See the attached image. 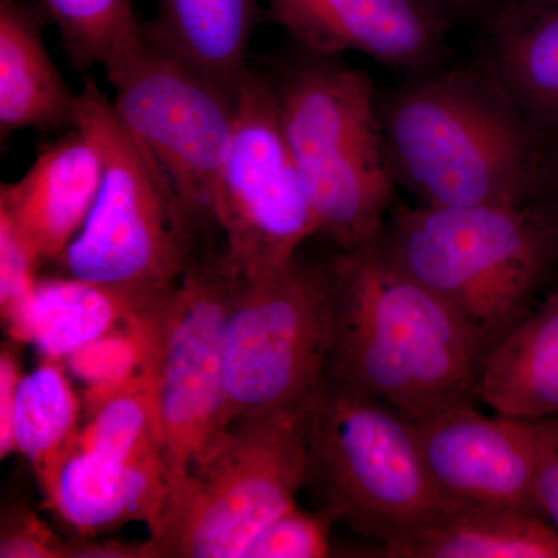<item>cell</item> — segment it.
Listing matches in <instances>:
<instances>
[{"label":"cell","mask_w":558,"mask_h":558,"mask_svg":"<svg viewBox=\"0 0 558 558\" xmlns=\"http://www.w3.org/2000/svg\"><path fill=\"white\" fill-rule=\"evenodd\" d=\"M337 260L326 380L407 416L475 405L486 352L464 318L403 269L380 236Z\"/></svg>","instance_id":"1"},{"label":"cell","mask_w":558,"mask_h":558,"mask_svg":"<svg viewBox=\"0 0 558 558\" xmlns=\"http://www.w3.org/2000/svg\"><path fill=\"white\" fill-rule=\"evenodd\" d=\"M398 186L428 207L526 204L542 140L501 81L480 65L432 69L379 97Z\"/></svg>","instance_id":"2"},{"label":"cell","mask_w":558,"mask_h":558,"mask_svg":"<svg viewBox=\"0 0 558 558\" xmlns=\"http://www.w3.org/2000/svg\"><path fill=\"white\" fill-rule=\"evenodd\" d=\"M269 76L318 234L343 252L376 241L398 183L373 80L340 57L303 49L275 65Z\"/></svg>","instance_id":"3"},{"label":"cell","mask_w":558,"mask_h":558,"mask_svg":"<svg viewBox=\"0 0 558 558\" xmlns=\"http://www.w3.org/2000/svg\"><path fill=\"white\" fill-rule=\"evenodd\" d=\"M380 240L464 318L484 352L526 317L558 270L556 245L529 202L402 205L389 213Z\"/></svg>","instance_id":"4"},{"label":"cell","mask_w":558,"mask_h":558,"mask_svg":"<svg viewBox=\"0 0 558 558\" xmlns=\"http://www.w3.org/2000/svg\"><path fill=\"white\" fill-rule=\"evenodd\" d=\"M76 128L100 148L105 178L89 219L57 263L64 277L163 299L196 259L201 227L170 175L90 78L78 94Z\"/></svg>","instance_id":"5"},{"label":"cell","mask_w":558,"mask_h":558,"mask_svg":"<svg viewBox=\"0 0 558 558\" xmlns=\"http://www.w3.org/2000/svg\"><path fill=\"white\" fill-rule=\"evenodd\" d=\"M310 481L323 513L384 550L432 523L449 502L429 475L413 422L380 400L325 380L307 410Z\"/></svg>","instance_id":"6"},{"label":"cell","mask_w":558,"mask_h":558,"mask_svg":"<svg viewBox=\"0 0 558 558\" xmlns=\"http://www.w3.org/2000/svg\"><path fill=\"white\" fill-rule=\"evenodd\" d=\"M307 410L231 424L150 529V557L244 558L310 481Z\"/></svg>","instance_id":"7"},{"label":"cell","mask_w":558,"mask_h":558,"mask_svg":"<svg viewBox=\"0 0 558 558\" xmlns=\"http://www.w3.org/2000/svg\"><path fill=\"white\" fill-rule=\"evenodd\" d=\"M339 260L234 275L226 332L227 428L242 418L306 410L326 380Z\"/></svg>","instance_id":"8"},{"label":"cell","mask_w":558,"mask_h":558,"mask_svg":"<svg viewBox=\"0 0 558 558\" xmlns=\"http://www.w3.org/2000/svg\"><path fill=\"white\" fill-rule=\"evenodd\" d=\"M233 282L222 248L196 256L178 288L142 317L159 403L163 509L227 429L226 332Z\"/></svg>","instance_id":"9"},{"label":"cell","mask_w":558,"mask_h":558,"mask_svg":"<svg viewBox=\"0 0 558 558\" xmlns=\"http://www.w3.org/2000/svg\"><path fill=\"white\" fill-rule=\"evenodd\" d=\"M102 69L121 121L170 175L201 230L216 229L238 92L205 78L165 50L145 25Z\"/></svg>","instance_id":"10"},{"label":"cell","mask_w":558,"mask_h":558,"mask_svg":"<svg viewBox=\"0 0 558 558\" xmlns=\"http://www.w3.org/2000/svg\"><path fill=\"white\" fill-rule=\"evenodd\" d=\"M227 267L255 278L282 269L318 234L310 194L290 149L269 73L250 69L236 94L233 142L215 209Z\"/></svg>","instance_id":"11"},{"label":"cell","mask_w":558,"mask_h":558,"mask_svg":"<svg viewBox=\"0 0 558 558\" xmlns=\"http://www.w3.org/2000/svg\"><path fill=\"white\" fill-rule=\"evenodd\" d=\"M447 502L537 513L539 421L484 416L475 405L409 416Z\"/></svg>","instance_id":"12"},{"label":"cell","mask_w":558,"mask_h":558,"mask_svg":"<svg viewBox=\"0 0 558 558\" xmlns=\"http://www.w3.org/2000/svg\"><path fill=\"white\" fill-rule=\"evenodd\" d=\"M300 49L323 57L359 51L410 75L438 68L450 22L418 0H269Z\"/></svg>","instance_id":"13"},{"label":"cell","mask_w":558,"mask_h":558,"mask_svg":"<svg viewBox=\"0 0 558 558\" xmlns=\"http://www.w3.org/2000/svg\"><path fill=\"white\" fill-rule=\"evenodd\" d=\"M105 178L101 150L80 128L36 157L17 182L0 189V216L9 220L40 269L61 258L89 219Z\"/></svg>","instance_id":"14"},{"label":"cell","mask_w":558,"mask_h":558,"mask_svg":"<svg viewBox=\"0 0 558 558\" xmlns=\"http://www.w3.org/2000/svg\"><path fill=\"white\" fill-rule=\"evenodd\" d=\"M50 508L83 535H97L131 523L156 526L165 506L163 469L134 464L81 449L76 439L36 465Z\"/></svg>","instance_id":"15"},{"label":"cell","mask_w":558,"mask_h":558,"mask_svg":"<svg viewBox=\"0 0 558 558\" xmlns=\"http://www.w3.org/2000/svg\"><path fill=\"white\" fill-rule=\"evenodd\" d=\"M49 20L39 2H0V131L76 128L78 94L70 90L43 39Z\"/></svg>","instance_id":"16"},{"label":"cell","mask_w":558,"mask_h":558,"mask_svg":"<svg viewBox=\"0 0 558 558\" xmlns=\"http://www.w3.org/2000/svg\"><path fill=\"white\" fill-rule=\"evenodd\" d=\"M483 62L539 140L558 134V0L492 11Z\"/></svg>","instance_id":"17"},{"label":"cell","mask_w":558,"mask_h":558,"mask_svg":"<svg viewBox=\"0 0 558 558\" xmlns=\"http://www.w3.org/2000/svg\"><path fill=\"white\" fill-rule=\"evenodd\" d=\"M476 396L499 416H558V286L488 349Z\"/></svg>","instance_id":"18"},{"label":"cell","mask_w":558,"mask_h":558,"mask_svg":"<svg viewBox=\"0 0 558 558\" xmlns=\"http://www.w3.org/2000/svg\"><path fill=\"white\" fill-rule=\"evenodd\" d=\"M259 0H159L146 32L180 61L231 92L248 73Z\"/></svg>","instance_id":"19"},{"label":"cell","mask_w":558,"mask_h":558,"mask_svg":"<svg viewBox=\"0 0 558 558\" xmlns=\"http://www.w3.org/2000/svg\"><path fill=\"white\" fill-rule=\"evenodd\" d=\"M384 553L392 558H558V531L537 513L449 502L432 523Z\"/></svg>","instance_id":"20"},{"label":"cell","mask_w":558,"mask_h":558,"mask_svg":"<svg viewBox=\"0 0 558 558\" xmlns=\"http://www.w3.org/2000/svg\"><path fill=\"white\" fill-rule=\"evenodd\" d=\"M161 300L142 299L75 278L47 279L36 282L27 306L10 332L17 340L32 341L50 359L70 357L123 328Z\"/></svg>","instance_id":"21"},{"label":"cell","mask_w":558,"mask_h":558,"mask_svg":"<svg viewBox=\"0 0 558 558\" xmlns=\"http://www.w3.org/2000/svg\"><path fill=\"white\" fill-rule=\"evenodd\" d=\"M86 402V424L76 436L81 449L163 469L156 379L146 352L123 379L92 387Z\"/></svg>","instance_id":"22"},{"label":"cell","mask_w":558,"mask_h":558,"mask_svg":"<svg viewBox=\"0 0 558 558\" xmlns=\"http://www.w3.org/2000/svg\"><path fill=\"white\" fill-rule=\"evenodd\" d=\"M81 403L60 368L43 365L21 377L14 409V449L33 465L53 458L80 433Z\"/></svg>","instance_id":"23"},{"label":"cell","mask_w":558,"mask_h":558,"mask_svg":"<svg viewBox=\"0 0 558 558\" xmlns=\"http://www.w3.org/2000/svg\"><path fill=\"white\" fill-rule=\"evenodd\" d=\"M57 24L70 60L78 69L95 68L143 31L132 0H38Z\"/></svg>","instance_id":"24"},{"label":"cell","mask_w":558,"mask_h":558,"mask_svg":"<svg viewBox=\"0 0 558 558\" xmlns=\"http://www.w3.org/2000/svg\"><path fill=\"white\" fill-rule=\"evenodd\" d=\"M333 521L326 513L292 508L269 524L250 545L244 558H322L329 556V531Z\"/></svg>","instance_id":"25"},{"label":"cell","mask_w":558,"mask_h":558,"mask_svg":"<svg viewBox=\"0 0 558 558\" xmlns=\"http://www.w3.org/2000/svg\"><path fill=\"white\" fill-rule=\"evenodd\" d=\"M36 271L27 250L9 220L0 216V307L9 329L16 325L36 288Z\"/></svg>","instance_id":"26"},{"label":"cell","mask_w":558,"mask_h":558,"mask_svg":"<svg viewBox=\"0 0 558 558\" xmlns=\"http://www.w3.org/2000/svg\"><path fill=\"white\" fill-rule=\"evenodd\" d=\"M2 558L73 557V545L58 538L33 513H17L9 527L3 529L0 542Z\"/></svg>","instance_id":"27"},{"label":"cell","mask_w":558,"mask_h":558,"mask_svg":"<svg viewBox=\"0 0 558 558\" xmlns=\"http://www.w3.org/2000/svg\"><path fill=\"white\" fill-rule=\"evenodd\" d=\"M527 202L549 231L558 255V134L542 140L537 174Z\"/></svg>","instance_id":"28"},{"label":"cell","mask_w":558,"mask_h":558,"mask_svg":"<svg viewBox=\"0 0 558 558\" xmlns=\"http://www.w3.org/2000/svg\"><path fill=\"white\" fill-rule=\"evenodd\" d=\"M537 505L539 515L558 531V416L539 421Z\"/></svg>","instance_id":"29"},{"label":"cell","mask_w":558,"mask_h":558,"mask_svg":"<svg viewBox=\"0 0 558 558\" xmlns=\"http://www.w3.org/2000/svg\"><path fill=\"white\" fill-rule=\"evenodd\" d=\"M21 376L17 360L11 349L3 348L0 355V457L5 459L14 449V409Z\"/></svg>","instance_id":"30"},{"label":"cell","mask_w":558,"mask_h":558,"mask_svg":"<svg viewBox=\"0 0 558 558\" xmlns=\"http://www.w3.org/2000/svg\"><path fill=\"white\" fill-rule=\"evenodd\" d=\"M418 2L424 3L451 24L453 21L464 20L475 14H484L487 20L499 0H418Z\"/></svg>","instance_id":"31"},{"label":"cell","mask_w":558,"mask_h":558,"mask_svg":"<svg viewBox=\"0 0 558 558\" xmlns=\"http://www.w3.org/2000/svg\"><path fill=\"white\" fill-rule=\"evenodd\" d=\"M537 2V0H499L498 5L495 7L494 10L499 9V7H508V5H524V3Z\"/></svg>","instance_id":"32"}]
</instances>
